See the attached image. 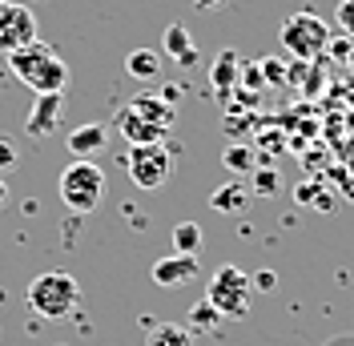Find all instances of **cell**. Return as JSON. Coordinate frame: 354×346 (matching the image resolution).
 <instances>
[{"label":"cell","mask_w":354,"mask_h":346,"mask_svg":"<svg viewBox=\"0 0 354 346\" xmlns=\"http://www.w3.org/2000/svg\"><path fill=\"white\" fill-rule=\"evenodd\" d=\"M8 69L12 77H21V85H28L37 97L41 93H65L68 85V65L61 61V53L53 44H24L17 53H8Z\"/></svg>","instance_id":"obj_1"},{"label":"cell","mask_w":354,"mask_h":346,"mask_svg":"<svg viewBox=\"0 0 354 346\" xmlns=\"http://www.w3.org/2000/svg\"><path fill=\"white\" fill-rule=\"evenodd\" d=\"M81 302V282L65 270H48L28 282V306L41 318H68Z\"/></svg>","instance_id":"obj_2"},{"label":"cell","mask_w":354,"mask_h":346,"mask_svg":"<svg viewBox=\"0 0 354 346\" xmlns=\"http://www.w3.org/2000/svg\"><path fill=\"white\" fill-rule=\"evenodd\" d=\"M57 190H61V201L68 206V214L85 217V214H93V210L101 206V197H105V173L97 170L93 161H73V165L61 170Z\"/></svg>","instance_id":"obj_3"},{"label":"cell","mask_w":354,"mask_h":346,"mask_svg":"<svg viewBox=\"0 0 354 346\" xmlns=\"http://www.w3.org/2000/svg\"><path fill=\"white\" fill-rule=\"evenodd\" d=\"M278 41L286 48V57H294V61H314V57H322L330 48V24L322 21L318 12H294V17H286Z\"/></svg>","instance_id":"obj_4"},{"label":"cell","mask_w":354,"mask_h":346,"mask_svg":"<svg viewBox=\"0 0 354 346\" xmlns=\"http://www.w3.org/2000/svg\"><path fill=\"white\" fill-rule=\"evenodd\" d=\"M205 302L214 306L221 318H245V310L254 302V286L245 278V270H238V266L214 270V278L205 286Z\"/></svg>","instance_id":"obj_5"},{"label":"cell","mask_w":354,"mask_h":346,"mask_svg":"<svg viewBox=\"0 0 354 346\" xmlns=\"http://www.w3.org/2000/svg\"><path fill=\"white\" fill-rule=\"evenodd\" d=\"M125 170H129L133 185L137 190H161L174 173V145L161 141V145H133L125 153Z\"/></svg>","instance_id":"obj_6"},{"label":"cell","mask_w":354,"mask_h":346,"mask_svg":"<svg viewBox=\"0 0 354 346\" xmlns=\"http://www.w3.org/2000/svg\"><path fill=\"white\" fill-rule=\"evenodd\" d=\"M37 41V17L32 8L12 4V0H0V53H17L24 44Z\"/></svg>","instance_id":"obj_7"},{"label":"cell","mask_w":354,"mask_h":346,"mask_svg":"<svg viewBox=\"0 0 354 346\" xmlns=\"http://www.w3.org/2000/svg\"><path fill=\"white\" fill-rule=\"evenodd\" d=\"M117 129H121V137L129 145H161V141H169V129H161L157 121H149L133 101L117 109Z\"/></svg>","instance_id":"obj_8"},{"label":"cell","mask_w":354,"mask_h":346,"mask_svg":"<svg viewBox=\"0 0 354 346\" xmlns=\"http://www.w3.org/2000/svg\"><path fill=\"white\" fill-rule=\"evenodd\" d=\"M201 274V262L198 254H169V258L153 262V282L174 290V286H189V282Z\"/></svg>","instance_id":"obj_9"},{"label":"cell","mask_w":354,"mask_h":346,"mask_svg":"<svg viewBox=\"0 0 354 346\" xmlns=\"http://www.w3.org/2000/svg\"><path fill=\"white\" fill-rule=\"evenodd\" d=\"M61 113H65V93H41L32 101V113L24 121L28 137H48V133L61 125Z\"/></svg>","instance_id":"obj_10"},{"label":"cell","mask_w":354,"mask_h":346,"mask_svg":"<svg viewBox=\"0 0 354 346\" xmlns=\"http://www.w3.org/2000/svg\"><path fill=\"white\" fill-rule=\"evenodd\" d=\"M68 153L77 157V161H88L93 153L109 149V129L105 125H97V121H88V125H77V129L68 133Z\"/></svg>","instance_id":"obj_11"},{"label":"cell","mask_w":354,"mask_h":346,"mask_svg":"<svg viewBox=\"0 0 354 346\" xmlns=\"http://www.w3.org/2000/svg\"><path fill=\"white\" fill-rule=\"evenodd\" d=\"M161 53L169 57V61H177V65H198V48H194V37H189V28L177 21L165 28V37H161Z\"/></svg>","instance_id":"obj_12"},{"label":"cell","mask_w":354,"mask_h":346,"mask_svg":"<svg viewBox=\"0 0 354 346\" xmlns=\"http://www.w3.org/2000/svg\"><path fill=\"white\" fill-rule=\"evenodd\" d=\"M245 206H250V185L245 181H225V185H218L214 194H209V210L214 214H245Z\"/></svg>","instance_id":"obj_13"},{"label":"cell","mask_w":354,"mask_h":346,"mask_svg":"<svg viewBox=\"0 0 354 346\" xmlns=\"http://www.w3.org/2000/svg\"><path fill=\"white\" fill-rule=\"evenodd\" d=\"M238 77H242V57H238V48H221L218 57H214V65H209V81L214 89H234L238 85Z\"/></svg>","instance_id":"obj_14"},{"label":"cell","mask_w":354,"mask_h":346,"mask_svg":"<svg viewBox=\"0 0 354 346\" xmlns=\"http://www.w3.org/2000/svg\"><path fill=\"white\" fill-rule=\"evenodd\" d=\"M125 73H129L133 81H141V85L157 81V73H161V53H153V48H133L129 57H125Z\"/></svg>","instance_id":"obj_15"},{"label":"cell","mask_w":354,"mask_h":346,"mask_svg":"<svg viewBox=\"0 0 354 346\" xmlns=\"http://www.w3.org/2000/svg\"><path fill=\"white\" fill-rule=\"evenodd\" d=\"M133 105L141 109V113H145V117H149V121H157V125H161V129H169L174 133V105H169V101H165V97H153V93H141V97H133Z\"/></svg>","instance_id":"obj_16"},{"label":"cell","mask_w":354,"mask_h":346,"mask_svg":"<svg viewBox=\"0 0 354 346\" xmlns=\"http://www.w3.org/2000/svg\"><path fill=\"white\" fill-rule=\"evenodd\" d=\"M145 346H194V334L181 322H157L149 330V343Z\"/></svg>","instance_id":"obj_17"},{"label":"cell","mask_w":354,"mask_h":346,"mask_svg":"<svg viewBox=\"0 0 354 346\" xmlns=\"http://www.w3.org/2000/svg\"><path fill=\"white\" fill-rule=\"evenodd\" d=\"M218 326H221V314L205 302V298L189 306V322H185V330H189V334H209V330H218Z\"/></svg>","instance_id":"obj_18"},{"label":"cell","mask_w":354,"mask_h":346,"mask_svg":"<svg viewBox=\"0 0 354 346\" xmlns=\"http://www.w3.org/2000/svg\"><path fill=\"white\" fill-rule=\"evenodd\" d=\"M201 242H205V234H201L198 221H181V226H174V254H198Z\"/></svg>","instance_id":"obj_19"},{"label":"cell","mask_w":354,"mask_h":346,"mask_svg":"<svg viewBox=\"0 0 354 346\" xmlns=\"http://www.w3.org/2000/svg\"><path fill=\"white\" fill-rule=\"evenodd\" d=\"M221 165L230 173H250L254 170V149H245V145H230V149L221 153Z\"/></svg>","instance_id":"obj_20"},{"label":"cell","mask_w":354,"mask_h":346,"mask_svg":"<svg viewBox=\"0 0 354 346\" xmlns=\"http://www.w3.org/2000/svg\"><path fill=\"white\" fill-rule=\"evenodd\" d=\"M282 190V177L274 170H258V177H254V194H262V197H274Z\"/></svg>","instance_id":"obj_21"},{"label":"cell","mask_w":354,"mask_h":346,"mask_svg":"<svg viewBox=\"0 0 354 346\" xmlns=\"http://www.w3.org/2000/svg\"><path fill=\"white\" fill-rule=\"evenodd\" d=\"M334 24L342 28V37H354V0H338V8H334Z\"/></svg>","instance_id":"obj_22"},{"label":"cell","mask_w":354,"mask_h":346,"mask_svg":"<svg viewBox=\"0 0 354 346\" xmlns=\"http://www.w3.org/2000/svg\"><path fill=\"white\" fill-rule=\"evenodd\" d=\"M17 161H21V149H17V141H12V137H0V177L12 170Z\"/></svg>","instance_id":"obj_23"},{"label":"cell","mask_w":354,"mask_h":346,"mask_svg":"<svg viewBox=\"0 0 354 346\" xmlns=\"http://www.w3.org/2000/svg\"><path fill=\"white\" fill-rule=\"evenodd\" d=\"M238 85H250V89H266V77L258 65H242V77H238Z\"/></svg>","instance_id":"obj_24"},{"label":"cell","mask_w":354,"mask_h":346,"mask_svg":"<svg viewBox=\"0 0 354 346\" xmlns=\"http://www.w3.org/2000/svg\"><path fill=\"white\" fill-rule=\"evenodd\" d=\"M258 69H262L266 85H278V81H286V65H282V61H266V65H258Z\"/></svg>","instance_id":"obj_25"},{"label":"cell","mask_w":354,"mask_h":346,"mask_svg":"<svg viewBox=\"0 0 354 346\" xmlns=\"http://www.w3.org/2000/svg\"><path fill=\"white\" fill-rule=\"evenodd\" d=\"M250 286H254V290H266V294H270V290H274V274H270V270H258V274L250 278Z\"/></svg>","instance_id":"obj_26"},{"label":"cell","mask_w":354,"mask_h":346,"mask_svg":"<svg viewBox=\"0 0 354 346\" xmlns=\"http://www.w3.org/2000/svg\"><path fill=\"white\" fill-rule=\"evenodd\" d=\"M326 346H354V334H338V338H330Z\"/></svg>","instance_id":"obj_27"},{"label":"cell","mask_w":354,"mask_h":346,"mask_svg":"<svg viewBox=\"0 0 354 346\" xmlns=\"http://www.w3.org/2000/svg\"><path fill=\"white\" fill-rule=\"evenodd\" d=\"M4 201H8V181L0 177V206H4Z\"/></svg>","instance_id":"obj_28"},{"label":"cell","mask_w":354,"mask_h":346,"mask_svg":"<svg viewBox=\"0 0 354 346\" xmlns=\"http://www.w3.org/2000/svg\"><path fill=\"white\" fill-rule=\"evenodd\" d=\"M194 4H198V8H209V4H221V0H194Z\"/></svg>","instance_id":"obj_29"}]
</instances>
